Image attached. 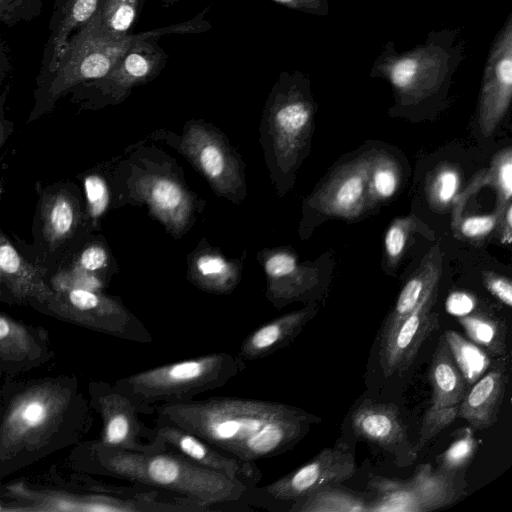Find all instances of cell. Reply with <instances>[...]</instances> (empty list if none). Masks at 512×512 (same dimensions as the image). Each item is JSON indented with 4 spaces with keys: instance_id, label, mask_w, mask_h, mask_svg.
<instances>
[{
    "instance_id": "obj_1",
    "label": "cell",
    "mask_w": 512,
    "mask_h": 512,
    "mask_svg": "<svg viewBox=\"0 0 512 512\" xmlns=\"http://www.w3.org/2000/svg\"><path fill=\"white\" fill-rule=\"evenodd\" d=\"M172 423L234 458L256 462L291 450L320 419L280 402L213 396L155 406Z\"/></svg>"
},
{
    "instance_id": "obj_2",
    "label": "cell",
    "mask_w": 512,
    "mask_h": 512,
    "mask_svg": "<svg viewBox=\"0 0 512 512\" xmlns=\"http://www.w3.org/2000/svg\"><path fill=\"white\" fill-rule=\"evenodd\" d=\"M113 209L145 206L174 238L195 224L205 201L193 192L176 160L157 147L137 143L108 162Z\"/></svg>"
},
{
    "instance_id": "obj_3",
    "label": "cell",
    "mask_w": 512,
    "mask_h": 512,
    "mask_svg": "<svg viewBox=\"0 0 512 512\" xmlns=\"http://www.w3.org/2000/svg\"><path fill=\"white\" fill-rule=\"evenodd\" d=\"M90 451L95 469L107 476L191 498L210 511L248 510L244 504L246 485L172 449L134 452L96 442Z\"/></svg>"
},
{
    "instance_id": "obj_4",
    "label": "cell",
    "mask_w": 512,
    "mask_h": 512,
    "mask_svg": "<svg viewBox=\"0 0 512 512\" xmlns=\"http://www.w3.org/2000/svg\"><path fill=\"white\" fill-rule=\"evenodd\" d=\"M195 30V22L189 19L139 34L114 37L103 30L96 12L69 38L54 71L36 83L26 124L50 114L57 102L77 86L107 74L137 41L169 34H192Z\"/></svg>"
},
{
    "instance_id": "obj_5",
    "label": "cell",
    "mask_w": 512,
    "mask_h": 512,
    "mask_svg": "<svg viewBox=\"0 0 512 512\" xmlns=\"http://www.w3.org/2000/svg\"><path fill=\"white\" fill-rule=\"evenodd\" d=\"M314 118L309 81L299 71H283L262 111L259 142L271 182L284 194L303 157Z\"/></svg>"
},
{
    "instance_id": "obj_6",
    "label": "cell",
    "mask_w": 512,
    "mask_h": 512,
    "mask_svg": "<svg viewBox=\"0 0 512 512\" xmlns=\"http://www.w3.org/2000/svg\"><path fill=\"white\" fill-rule=\"evenodd\" d=\"M246 367L236 354L214 352L149 368L115 386L155 414V406L181 403L225 386Z\"/></svg>"
},
{
    "instance_id": "obj_7",
    "label": "cell",
    "mask_w": 512,
    "mask_h": 512,
    "mask_svg": "<svg viewBox=\"0 0 512 512\" xmlns=\"http://www.w3.org/2000/svg\"><path fill=\"white\" fill-rule=\"evenodd\" d=\"M462 51L456 32H431L424 44L405 52L387 46L373 72L390 82L401 104L416 105L448 83L463 58Z\"/></svg>"
},
{
    "instance_id": "obj_8",
    "label": "cell",
    "mask_w": 512,
    "mask_h": 512,
    "mask_svg": "<svg viewBox=\"0 0 512 512\" xmlns=\"http://www.w3.org/2000/svg\"><path fill=\"white\" fill-rule=\"evenodd\" d=\"M181 154L218 197L241 205L247 196L246 165L226 135L202 119L187 121L180 133L158 129L147 136Z\"/></svg>"
},
{
    "instance_id": "obj_9",
    "label": "cell",
    "mask_w": 512,
    "mask_h": 512,
    "mask_svg": "<svg viewBox=\"0 0 512 512\" xmlns=\"http://www.w3.org/2000/svg\"><path fill=\"white\" fill-rule=\"evenodd\" d=\"M33 262L47 275L49 264H59L92 233L87 225L85 204L79 188L58 182L39 195L33 225Z\"/></svg>"
},
{
    "instance_id": "obj_10",
    "label": "cell",
    "mask_w": 512,
    "mask_h": 512,
    "mask_svg": "<svg viewBox=\"0 0 512 512\" xmlns=\"http://www.w3.org/2000/svg\"><path fill=\"white\" fill-rule=\"evenodd\" d=\"M19 512H178L180 506L164 490L147 488L135 495L99 491L74 493L41 489L24 482L6 487Z\"/></svg>"
},
{
    "instance_id": "obj_11",
    "label": "cell",
    "mask_w": 512,
    "mask_h": 512,
    "mask_svg": "<svg viewBox=\"0 0 512 512\" xmlns=\"http://www.w3.org/2000/svg\"><path fill=\"white\" fill-rule=\"evenodd\" d=\"M356 471L353 454L347 445L325 448L314 458L282 477L247 490L244 504L253 508L276 512L286 510L310 492L329 484L349 480Z\"/></svg>"
},
{
    "instance_id": "obj_12",
    "label": "cell",
    "mask_w": 512,
    "mask_h": 512,
    "mask_svg": "<svg viewBox=\"0 0 512 512\" xmlns=\"http://www.w3.org/2000/svg\"><path fill=\"white\" fill-rule=\"evenodd\" d=\"M72 391L56 381L27 387L11 401L0 427V452H18L52 432L71 402Z\"/></svg>"
},
{
    "instance_id": "obj_13",
    "label": "cell",
    "mask_w": 512,
    "mask_h": 512,
    "mask_svg": "<svg viewBox=\"0 0 512 512\" xmlns=\"http://www.w3.org/2000/svg\"><path fill=\"white\" fill-rule=\"evenodd\" d=\"M169 55L157 38L137 41L101 78L85 82L70 92L79 110H99L124 102L132 91L156 79Z\"/></svg>"
},
{
    "instance_id": "obj_14",
    "label": "cell",
    "mask_w": 512,
    "mask_h": 512,
    "mask_svg": "<svg viewBox=\"0 0 512 512\" xmlns=\"http://www.w3.org/2000/svg\"><path fill=\"white\" fill-rule=\"evenodd\" d=\"M43 308L61 319L122 340L138 344L153 342L143 322L118 297L103 291H54Z\"/></svg>"
},
{
    "instance_id": "obj_15",
    "label": "cell",
    "mask_w": 512,
    "mask_h": 512,
    "mask_svg": "<svg viewBox=\"0 0 512 512\" xmlns=\"http://www.w3.org/2000/svg\"><path fill=\"white\" fill-rule=\"evenodd\" d=\"M457 475L422 464L408 480L373 476L367 485L375 494L369 512H427L451 505L464 494Z\"/></svg>"
},
{
    "instance_id": "obj_16",
    "label": "cell",
    "mask_w": 512,
    "mask_h": 512,
    "mask_svg": "<svg viewBox=\"0 0 512 512\" xmlns=\"http://www.w3.org/2000/svg\"><path fill=\"white\" fill-rule=\"evenodd\" d=\"M93 404L102 419L101 438L97 442L101 446L134 452L164 449L153 443V427L140 418V415L154 416V412L115 385L94 384Z\"/></svg>"
},
{
    "instance_id": "obj_17",
    "label": "cell",
    "mask_w": 512,
    "mask_h": 512,
    "mask_svg": "<svg viewBox=\"0 0 512 512\" xmlns=\"http://www.w3.org/2000/svg\"><path fill=\"white\" fill-rule=\"evenodd\" d=\"M428 378L432 389L431 404L424 415L415 445L418 451L454 422L459 404L467 393L468 384L443 335L439 338L432 356Z\"/></svg>"
},
{
    "instance_id": "obj_18",
    "label": "cell",
    "mask_w": 512,
    "mask_h": 512,
    "mask_svg": "<svg viewBox=\"0 0 512 512\" xmlns=\"http://www.w3.org/2000/svg\"><path fill=\"white\" fill-rule=\"evenodd\" d=\"M512 97V15L497 34L484 68L478 124L490 136L507 113Z\"/></svg>"
},
{
    "instance_id": "obj_19",
    "label": "cell",
    "mask_w": 512,
    "mask_h": 512,
    "mask_svg": "<svg viewBox=\"0 0 512 512\" xmlns=\"http://www.w3.org/2000/svg\"><path fill=\"white\" fill-rule=\"evenodd\" d=\"M154 423L153 443L177 451L203 467L240 481L248 489L260 483L263 474L255 462L229 456L172 423L155 418Z\"/></svg>"
},
{
    "instance_id": "obj_20",
    "label": "cell",
    "mask_w": 512,
    "mask_h": 512,
    "mask_svg": "<svg viewBox=\"0 0 512 512\" xmlns=\"http://www.w3.org/2000/svg\"><path fill=\"white\" fill-rule=\"evenodd\" d=\"M438 286L432 287L394 332L379 342V363L386 377L407 370L422 344L439 328V315L433 311Z\"/></svg>"
},
{
    "instance_id": "obj_21",
    "label": "cell",
    "mask_w": 512,
    "mask_h": 512,
    "mask_svg": "<svg viewBox=\"0 0 512 512\" xmlns=\"http://www.w3.org/2000/svg\"><path fill=\"white\" fill-rule=\"evenodd\" d=\"M373 153H367L340 166L310 196L306 205L319 213L354 219L367 207L368 176Z\"/></svg>"
},
{
    "instance_id": "obj_22",
    "label": "cell",
    "mask_w": 512,
    "mask_h": 512,
    "mask_svg": "<svg viewBox=\"0 0 512 512\" xmlns=\"http://www.w3.org/2000/svg\"><path fill=\"white\" fill-rule=\"evenodd\" d=\"M257 260L266 278V299L277 309L307 300L319 283L318 271L287 248L262 249Z\"/></svg>"
},
{
    "instance_id": "obj_23",
    "label": "cell",
    "mask_w": 512,
    "mask_h": 512,
    "mask_svg": "<svg viewBox=\"0 0 512 512\" xmlns=\"http://www.w3.org/2000/svg\"><path fill=\"white\" fill-rule=\"evenodd\" d=\"M351 425L359 439L387 451L398 465H409L416 459L418 450L409 441L396 405L366 400L352 413Z\"/></svg>"
},
{
    "instance_id": "obj_24",
    "label": "cell",
    "mask_w": 512,
    "mask_h": 512,
    "mask_svg": "<svg viewBox=\"0 0 512 512\" xmlns=\"http://www.w3.org/2000/svg\"><path fill=\"white\" fill-rule=\"evenodd\" d=\"M244 260L245 253L238 259L228 258L202 238L187 256V280L207 293L231 294L240 283Z\"/></svg>"
},
{
    "instance_id": "obj_25",
    "label": "cell",
    "mask_w": 512,
    "mask_h": 512,
    "mask_svg": "<svg viewBox=\"0 0 512 512\" xmlns=\"http://www.w3.org/2000/svg\"><path fill=\"white\" fill-rule=\"evenodd\" d=\"M45 277V272L0 230V279L9 294L18 301L44 307L54 295Z\"/></svg>"
},
{
    "instance_id": "obj_26",
    "label": "cell",
    "mask_w": 512,
    "mask_h": 512,
    "mask_svg": "<svg viewBox=\"0 0 512 512\" xmlns=\"http://www.w3.org/2000/svg\"><path fill=\"white\" fill-rule=\"evenodd\" d=\"M100 0H55L36 83L56 68L69 38L97 12Z\"/></svg>"
},
{
    "instance_id": "obj_27",
    "label": "cell",
    "mask_w": 512,
    "mask_h": 512,
    "mask_svg": "<svg viewBox=\"0 0 512 512\" xmlns=\"http://www.w3.org/2000/svg\"><path fill=\"white\" fill-rule=\"evenodd\" d=\"M314 305L283 314L249 333L237 352L244 363L264 359L288 346L316 314Z\"/></svg>"
},
{
    "instance_id": "obj_28",
    "label": "cell",
    "mask_w": 512,
    "mask_h": 512,
    "mask_svg": "<svg viewBox=\"0 0 512 512\" xmlns=\"http://www.w3.org/2000/svg\"><path fill=\"white\" fill-rule=\"evenodd\" d=\"M442 273V251L435 245L422 259L418 269L402 288L397 301L385 319L379 342L388 338L397 326L419 305L428 291L439 284Z\"/></svg>"
},
{
    "instance_id": "obj_29",
    "label": "cell",
    "mask_w": 512,
    "mask_h": 512,
    "mask_svg": "<svg viewBox=\"0 0 512 512\" xmlns=\"http://www.w3.org/2000/svg\"><path fill=\"white\" fill-rule=\"evenodd\" d=\"M507 375L493 368L467 391L458 407L457 417L465 419L472 429H486L497 421L505 394Z\"/></svg>"
},
{
    "instance_id": "obj_30",
    "label": "cell",
    "mask_w": 512,
    "mask_h": 512,
    "mask_svg": "<svg viewBox=\"0 0 512 512\" xmlns=\"http://www.w3.org/2000/svg\"><path fill=\"white\" fill-rule=\"evenodd\" d=\"M490 185L497 193L496 211L503 213L511 203L512 197V149L504 148L497 152L489 169L486 172L478 173L468 184L466 190L458 194L454 202L452 224L456 223L462 216V211L467 199L478 188Z\"/></svg>"
},
{
    "instance_id": "obj_31",
    "label": "cell",
    "mask_w": 512,
    "mask_h": 512,
    "mask_svg": "<svg viewBox=\"0 0 512 512\" xmlns=\"http://www.w3.org/2000/svg\"><path fill=\"white\" fill-rule=\"evenodd\" d=\"M365 496L339 484H329L295 502L288 512H369L370 500Z\"/></svg>"
},
{
    "instance_id": "obj_32",
    "label": "cell",
    "mask_w": 512,
    "mask_h": 512,
    "mask_svg": "<svg viewBox=\"0 0 512 512\" xmlns=\"http://www.w3.org/2000/svg\"><path fill=\"white\" fill-rule=\"evenodd\" d=\"M85 216L91 233L98 230L101 220L113 209L109 164L102 163L83 175Z\"/></svg>"
},
{
    "instance_id": "obj_33",
    "label": "cell",
    "mask_w": 512,
    "mask_h": 512,
    "mask_svg": "<svg viewBox=\"0 0 512 512\" xmlns=\"http://www.w3.org/2000/svg\"><path fill=\"white\" fill-rule=\"evenodd\" d=\"M65 264L95 274L107 282L118 270V264L101 235H89L69 255Z\"/></svg>"
},
{
    "instance_id": "obj_34",
    "label": "cell",
    "mask_w": 512,
    "mask_h": 512,
    "mask_svg": "<svg viewBox=\"0 0 512 512\" xmlns=\"http://www.w3.org/2000/svg\"><path fill=\"white\" fill-rule=\"evenodd\" d=\"M40 355V347L31 328L0 313V359L32 360Z\"/></svg>"
},
{
    "instance_id": "obj_35",
    "label": "cell",
    "mask_w": 512,
    "mask_h": 512,
    "mask_svg": "<svg viewBox=\"0 0 512 512\" xmlns=\"http://www.w3.org/2000/svg\"><path fill=\"white\" fill-rule=\"evenodd\" d=\"M398 163L385 152L372 154L367 188L366 207L391 198L400 184Z\"/></svg>"
},
{
    "instance_id": "obj_36",
    "label": "cell",
    "mask_w": 512,
    "mask_h": 512,
    "mask_svg": "<svg viewBox=\"0 0 512 512\" xmlns=\"http://www.w3.org/2000/svg\"><path fill=\"white\" fill-rule=\"evenodd\" d=\"M145 0H100L97 10L103 30L114 37L131 34Z\"/></svg>"
},
{
    "instance_id": "obj_37",
    "label": "cell",
    "mask_w": 512,
    "mask_h": 512,
    "mask_svg": "<svg viewBox=\"0 0 512 512\" xmlns=\"http://www.w3.org/2000/svg\"><path fill=\"white\" fill-rule=\"evenodd\" d=\"M443 336L467 384L477 381L490 365L488 355L454 330H446Z\"/></svg>"
},
{
    "instance_id": "obj_38",
    "label": "cell",
    "mask_w": 512,
    "mask_h": 512,
    "mask_svg": "<svg viewBox=\"0 0 512 512\" xmlns=\"http://www.w3.org/2000/svg\"><path fill=\"white\" fill-rule=\"evenodd\" d=\"M460 172L452 164L437 166L427 182V198L432 208L445 211L452 206L460 188Z\"/></svg>"
},
{
    "instance_id": "obj_39",
    "label": "cell",
    "mask_w": 512,
    "mask_h": 512,
    "mask_svg": "<svg viewBox=\"0 0 512 512\" xmlns=\"http://www.w3.org/2000/svg\"><path fill=\"white\" fill-rule=\"evenodd\" d=\"M453 436L449 447L437 456V468L449 473H459L472 461L477 450V441L471 427L459 428L454 431Z\"/></svg>"
},
{
    "instance_id": "obj_40",
    "label": "cell",
    "mask_w": 512,
    "mask_h": 512,
    "mask_svg": "<svg viewBox=\"0 0 512 512\" xmlns=\"http://www.w3.org/2000/svg\"><path fill=\"white\" fill-rule=\"evenodd\" d=\"M458 322L476 345H481L494 354L504 353V329L496 320L468 314L458 317Z\"/></svg>"
},
{
    "instance_id": "obj_41",
    "label": "cell",
    "mask_w": 512,
    "mask_h": 512,
    "mask_svg": "<svg viewBox=\"0 0 512 512\" xmlns=\"http://www.w3.org/2000/svg\"><path fill=\"white\" fill-rule=\"evenodd\" d=\"M107 284L108 282L103 278L67 264L61 265L49 281L54 291L69 289L103 291Z\"/></svg>"
},
{
    "instance_id": "obj_42",
    "label": "cell",
    "mask_w": 512,
    "mask_h": 512,
    "mask_svg": "<svg viewBox=\"0 0 512 512\" xmlns=\"http://www.w3.org/2000/svg\"><path fill=\"white\" fill-rule=\"evenodd\" d=\"M418 219L407 216L395 219L385 234L384 249L388 266L393 268L401 260Z\"/></svg>"
},
{
    "instance_id": "obj_43",
    "label": "cell",
    "mask_w": 512,
    "mask_h": 512,
    "mask_svg": "<svg viewBox=\"0 0 512 512\" xmlns=\"http://www.w3.org/2000/svg\"><path fill=\"white\" fill-rule=\"evenodd\" d=\"M502 214L495 210L491 214L461 216L452 227L455 235L471 241H480L498 228Z\"/></svg>"
},
{
    "instance_id": "obj_44",
    "label": "cell",
    "mask_w": 512,
    "mask_h": 512,
    "mask_svg": "<svg viewBox=\"0 0 512 512\" xmlns=\"http://www.w3.org/2000/svg\"><path fill=\"white\" fill-rule=\"evenodd\" d=\"M44 0H0V23L12 27L31 22L42 12Z\"/></svg>"
},
{
    "instance_id": "obj_45",
    "label": "cell",
    "mask_w": 512,
    "mask_h": 512,
    "mask_svg": "<svg viewBox=\"0 0 512 512\" xmlns=\"http://www.w3.org/2000/svg\"><path fill=\"white\" fill-rule=\"evenodd\" d=\"M485 288L507 307L512 306V283L509 278L494 272L485 271L482 274Z\"/></svg>"
},
{
    "instance_id": "obj_46",
    "label": "cell",
    "mask_w": 512,
    "mask_h": 512,
    "mask_svg": "<svg viewBox=\"0 0 512 512\" xmlns=\"http://www.w3.org/2000/svg\"><path fill=\"white\" fill-rule=\"evenodd\" d=\"M476 305L475 298L466 292L455 291L446 300V310L457 317L468 315Z\"/></svg>"
},
{
    "instance_id": "obj_47",
    "label": "cell",
    "mask_w": 512,
    "mask_h": 512,
    "mask_svg": "<svg viewBox=\"0 0 512 512\" xmlns=\"http://www.w3.org/2000/svg\"><path fill=\"white\" fill-rule=\"evenodd\" d=\"M288 9L312 15H326L328 12L327 0H272Z\"/></svg>"
},
{
    "instance_id": "obj_48",
    "label": "cell",
    "mask_w": 512,
    "mask_h": 512,
    "mask_svg": "<svg viewBox=\"0 0 512 512\" xmlns=\"http://www.w3.org/2000/svg\"><path fill=\"white\" fill-rule=\"evenodd\" d=\"M10 85H5L0 91V149L9 139L14 130V122L6 117V102Z\"/></svg>"
},
{
    "instance_id": "obj_49",
    "label": "cell",
    "mask_w": 512,
    "mask_h": 512,
    "mask_svg": "<svg viewBox=\"0 0 512 512\" xmlns=\"http://www.w3.org/2000/svg\"><path fill=\"white\" fill-rule=\"evenodd\" d=\"M500 242L509 245L512 242V203L504 210L498 224Z\"/></svg>"
},
{
    "instance_id": "obj_50",
    "label": "cell",
    "mask_w": 512,
    "mask_h": 512,
    "mask_svg": "<svg viewBox=\"0 0 512 512\" xmlns=\"http://www.w3.org/2000/svg\"><path fill=\"white\" fill-rule=\"evenodd\" d=\"M12 69L8 48L0 34V91Z\"/></svg>"
},
{
    "instance_id": "obj_51",
    "label": "cell",
    "mask_w": 512,
    "mask_h": 512,
    "mask_svg": "<svg viewBox=\"0 0 512 512\" xmlns=\"http://www.w3.org/2000/svg\"><path fill=\"white\" fill-rule=\"evenodd\" d=\"M163 6L165 7H169L177 2H179L180 0H159Z\"/></svg>"
},
{
    "instance_id": "obj_52",
    "label": "cell",
    "mask_w": 512,
    "mask_h": 512,
    "mask_svg": "<svg viewBox=\"0 0 512 512\" xmlns=\"http://www.w3.org/2000/svg\"><path fill=\"white\" fill-rule=\"evenodd\" d=\"M4 511H16V508L14 506H4L3 504L0 503V512Z\"/></svg>"
},
{
    "instance_id": "obj_53",
    "label": "cell",
    "mask_w": 512,
    "mask_h": 512,
    "mask_svg": "<svg viewBox=\"0 0 512 512\" xmlns=\"http://www.w3.org/2000/svg\"><path fill=\"white\" fill-rule=\"evenodd\" d=\"M4 289H6V288H5L4 284L2 283V280L0 279V298L3 296Z\"/></svg>"
}]
</instances>
